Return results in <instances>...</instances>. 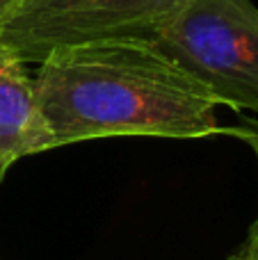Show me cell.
Here are the masks:
<instances>
[{
  "mask_svg": "<svg viewBox=\"0 0 258 260\" xmlns=\"http://www.w3.org/2000/svg\"><path fill=\"white\" fill-rule=\"evenodd\" d=\"M50 146L121 135L190 139L219 133L217 99L140 37L53 48L35 76Z\"/></svg>",
  "mask_w": 258,
  "mask_h": 260,
  "instance_id": "1",
  "label": "cell"
},
{
  "mask_svg": "<svg viewBox=\"0 0 258 260\" xmlns=\"http://www.w3.org/2000/svg\"><path fill=\"white\" fill-rule=\"evenodd\" d=\"M149 41L204 82L219 105L258 114V7L185 0Z\"/></svg>",
  "mask_w": 258,
  "mask_h": 260,
  "instance_id": "2",
  "label": "cell"
},
{
  "mask_svg": "<svg viewBox=\"0 0 258 260\" xmlns=\"http://www.w3.org/2000/svg\"><path fill=\"white\" fill-rule=\"evenodd\" d=\"M185 0H27L0 35L23 62H41L57 46L108 37L149 39Z\"/></svg>",
  "mask_w": 258,
  "mask_h": 260,
  "instance_id": "3",
  "label": "cell"
},
{
  "mask_svg": "<svg viewBox=\"0 0 258 260\" xmlns=\"http://www.w3.org/2000/svg\"><path fill=\"white\" fill-rule=\"evenodd\" d=\"M50 133L39 110L35 78L25 62L0 44V169L7 171L18 157L48 151Z\"/></svg>",
  "mask_w": 258,
  "mask_h": 260,
  "instance_id": "4",
  "label": "cell"
},
{
  "mask_svg": "<svg viewBox=\"0 0 258 260\" xmlns=\"http://www.w3.org/2000/svg\"><path fill=\"white\" fill-rule=\"evenodd\" d=\"M219 133L233 135V137H240L242 142H247L251 146V151H254L256 160H258V119H245L240 126L222 128ZM249 238H258V217H256V221L251 224V229H249Z\"/></svg>",
  "mask_w": 258,
  "mask_h": 260,
  "instance_id": "5",
  "label": "cell"
},
{
  "mask_svg": "<svg viewBox=\"0 0 258 260\" xmlns=\"http://www.w3.org/2000/svg\"><path fill=\"white\" fill-rule=\"evenodd\" d=\"M23 5V0H0V35L7 27V23L12 21V16L18 12V7Z\"/></svg>",
  "mask_w": 258,
  "mask_h": 260,
  "instance_id": "6",
  "label": "cell"
},
{
  "mask_svg": "<svg viewBox=\"0 0 258 260\" xmlns=\"http://www.w3.org/2000/svg\"><path fill=\"white\" fill-rule=\"evenodd\" d=\"M233 260H258V238H247L245 247L233 256Z\"/></svg>",
  "mask_w": 258,
  "mask_h": 260,
  "instance_id": "7",
  "label": "cell"
},
{
  "mask_svg": "<svg viewBox=\"0 0 258 260\" xmlns=\"http://www.w3.org/2000/svg\"><path fill=\"white\" fill-rule=\"evenodd\" d=\"M5 174H7V171H3V169H0V183H3V178H5Z\"/></svg>",
  "mask_w": 258,
  "mask_h": 260,
  "instance_id": "8",
  "label": "cell"
},
{
  "mask_svg": "<svg viewBox=\"0 0 258 260\" xmlns=\"http://www.w3.org/2000/svg\"><path fill=\"white\" fill-rule=\"evenodd\" d=\"M231 260H233V258H231Z\"/></svg>",
  "mask_w": 258,
  "mask_h": 260,
  "instance_id": "9",
  "label": "cell"
}]
</instances>
